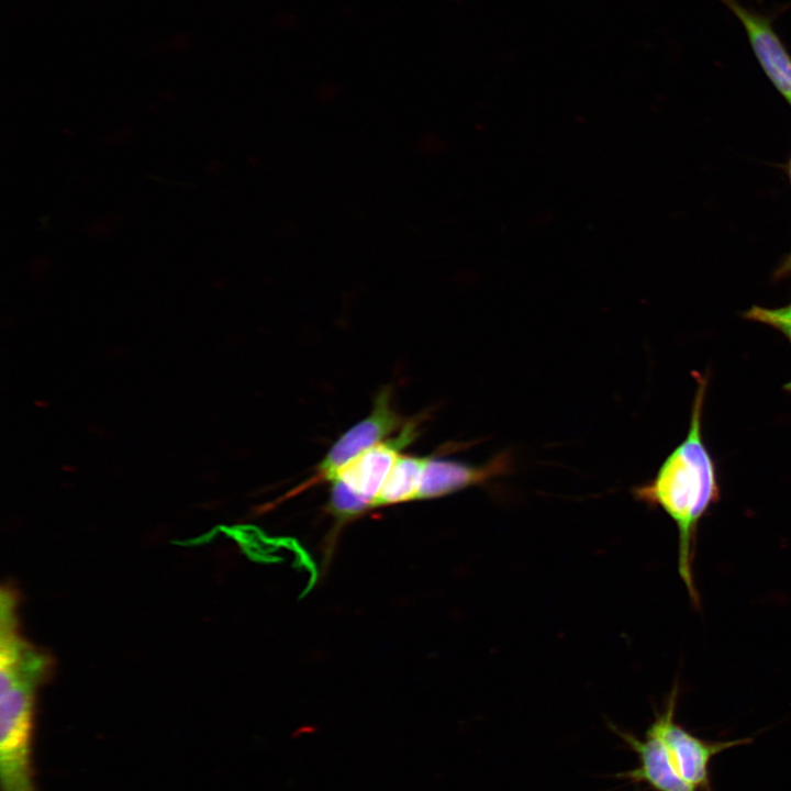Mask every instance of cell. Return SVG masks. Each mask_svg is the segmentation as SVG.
I'll list each match as a JSON object with an SVG mask.
<instances>
[{"mask_svg": "<svg viewBox=\"0 0 791 791\" xmlns=\"http://www.w3.org/2000/svg\"><path fill=\"white\" fill-rule=\"evenodd\" d=\"M708 379L698 377L688 434L666 457L655 477L633 489L635 498L661 509L678 528V571L692 603L699 605L693 578L697 531L701 519L720 500L714 460L702 437V411Z\"/></svg>", "mask_w": 791, "mask_h": 791, "instance_id": "obj_1", "label": "cell"}, {"mask_svg": "<svg viewBox=\"0 0 791 791\" xmlns=\"http://www.w3.org/2000/svg\"><path fill=\"white\" fill-rule=\"evenodd\" d=\"M48 659L25 640L0 646V780L2 791H35L31 770L34 693Z\"/></svg>", "mask_w": 791, "mask_h": 791, "instance_id": "obj_2", "label": "cell"}, {"mask_svg": "<svg viewBox=\"0 0 791 791\" xmlns=\"http://www.w3.org/2000/svg\"><path fill=\"white\" fill-rule=\"evenodd\" d=\"M678 689L670 693L662 713L648 728L664 740L679 775L698 791H712L710 765L720 753L751 743L750 738L710 742L700 738L675 722Z\"/></svg>", "mask_w": 791, "mask_h": 791, "instance_id": "obj_3", "label": "cell"}, {"mask_svg": "<svg viewBox=\"0 0 791 791\" xmlns=\"http://www.w3.org/2000/svg\"><path fill=\"white\" fill-rule=\"evenodd\" d=\"M392 404L391 388L377 394L368 416L353 425L333 444L316 468V479L331 480L334 475L365 450L385 441L403 422Z\"/></svg>", "mask_w": 791, "mask_h": 791, "instance_id": "obj_4", "label": "cell"}, {"mask_svg": "<svg viewBox=\"0 0 791 791\" xmlns=\"http://www.w3.org/2000/svg\"><path fill=\"white\" fill-rule=\"evenodd\" d=\"M416 435V422L405 423L397 436L365 450L341 468L331 480L343 482L350 491L374 506L375 499L400 457L401 449L414 441Z\"/></svg>", "mask_w": 791, "mask_h": 791, "instance_id": "obj_5", "label": "cell"}, {"mask_svg": "<svg viewBox=\"0 0 791 791\" xmlns=\"http://www.w3.org/2000/svg\"><path fill=\"white\" fill-rule=\"evenodd\" d=\"M509 466L510 457L506 454H500L481 465L428 457L417 499L438 498L468 487L483 484L505 472Z\"/></svg>", "mask_w": 791, "mask_h": 791, "instance_id": "obj_6", "label": "cell"}, {"mask_svg": "<svg viewBox=\"0 0 791 791\" xmlns=\"http://www.w3.org/2000/svg\"><path fill=\"white\" fill-rule=\"evenodd\" d=\"M723 1L742 22L753 51L768 78L791 105V57L770 22L735 0Z\"/></svg>", "mask_w": 791, "mask_h": 791, "instance_id": "obj_7", "label": "cell"}, {"mask_svg": "<svg viewBox=\"0 0 791 791\" xmlns=\"http://www.w3.org/2000/svg\"><path fill=\"white\" fill-rule=\"evenodd\" d=\"M639 758V767L625 776L648 783L655 791H698L675 768L661 737L647 729L644 739L622 735Z\"/></svg>", "mask_w": 791, "mask_h": 791, "instance_id": "obj_8", "label": "cell"}, {"mask_svg": "<svg viewBox=\"0 0 791 791\" xmlns=\"http://www.w3.org/2000/svg\"><path fill=\"white\" fill-rule=\"evenodd\" d=\"M427 460L428 457L400 455L375 499L374 506L417 499Z\"/></svg>", "mask_w": 791, "mask_h": 791, "instance_id": "obj_9", "label": "cell"}, {"mask_svg": "<svg viewBox=\"0 0 791 791\" xmlns=\"http://www.w3.org/2000/svg\"><path fill=\"white\" fill-rule=\"evenodd\" d=\"M747 320L771 326L783 334L791 344V303L780 308L751 307L744 313Z\"/></svg>", "mask_w": 791, "mask_h": 791, "instance_id": "obj_10", "label": "cell"}, {"mask_svg": "<svg viewBox=\"0 0 791 791\" xmlns=\"http://www.w3.org/2000/svg\"><path fill=\"white\" fill-rule=\"evenodd\" d=\"M331 508L335 514L348 517L356 515L370 505L360 497L350 491L343 482L331 480Z\"/></svg>", "mask_w": 791, "mask_h": 791, "instance_id": "obj_11", "label": "cell"}, {"mask_svg": "<svg viewBox=\"0 0 791 791\" xmlns=\"http://www.w3.org/2000/svg\"><path fill=\"white\" fill-rule=\"evenodd\" d=\"M791 271V254L788 256V258L784 260V263L781 265V267L778 270V275L782 276L784 274H788Z\"/></svg>", "mask_w": 791, "mask_h": 791, "instance_id": "obj_12", "label": "cell"}, {"mask_svg": "<svg viewBox=\"0 0 791 791\" xmlns=\"http://www.w3.org/2000/svg\"><path fill=\"white\" fill-rule=\"evenodd\" d=\"M784 389L791 391V381L784 385Z\"/></svg>", "mask_w": 791, "mask_h": 791, "instance_id": "obj_13", "label": "cell"}, {"mask_svg": "<svg viewBox=\"0 0 791 791\" xmlns=\"http://www.w3.org/2000/svg\"><path fill=\"white\" fill-rule=\"evenodd\" d=\"M790 178H791V163H790Z\"/></svg>", "mask_w": 791, "mask_h": 791, "instance_id": "obj_14", "label": "cell"}]
</instances>
